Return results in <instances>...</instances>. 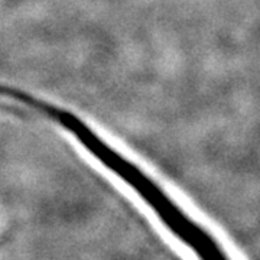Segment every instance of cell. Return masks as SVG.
<instances>
[{
  "mask_svg": "<svg viewBox=\"0 0 260 260\" xmlns=\"http://www.w3.org/2000/svg\"><path fill=\"white\" fill-rule=\"evenodd\" d=\"M0 97H8L12 103L28 107L44 119L54 121L56 126L73 136L97 162L112 171L139 195L171 233L195 251L200 260H230L213 236L191 218L156 181L109 143L78 114L9 85H0Z\"/></svg>",
  "mask_w": 260,
  "mask_h": 260,
  "instance_id": "1",
  "label": "cell"
}]
</instances>
